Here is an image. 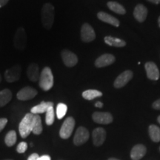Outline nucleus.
Wrapping results in <instances>:
<instances>
[{"label": "nucleus", "instance_id": "f257e3e1", "mask_svg": "<svg viewBox=\"0 0 160 160\" xmlns=\"http://www.w3.org/2000/svg\"><path fill=\"white\" fill-rule=\"evenodd\" d=\"M55 10L51 3H45L42 8V23L45 29L50 30L54 22Z\"/></svg>", "mask_w": 160, "mask_h": 160}, {"label": "nucleus", "instance_id": "f03ea898", "mask_svg": "<svg viewBox=\"0 0 160 160\" xmlns=\"http://www.w3.org/2000/svg\"><path fill=\"white\" fill-rule=\"evenodd\" d=\"M39 85L45 91L51 90L53 86V75L49 67L44 68L42 71L39 79Z\"/></svg>", "mask_w": 160, "mask_h": 160}, {"label": "nucleus", "instance_id": "7ed1b4c3", "mask_svg": "<svg viewBox=\"0 0 160 160\" xmlns=\"http://www.w3.org/2000/svg\"><path fill=\"white\" fill-rule=\"evenodd\" d=\"M34 114L29 113H27L19 123V131L22 138L25 139L31 134L32 132V125H33V119Z\"/></svg>", "mask_w": 160, "mask_h": 160}, {"label": "nucleus", "instance_id": "20e7f679", "mask_svg": "<svg viewBox=\"0 0 160 160\" xmlns=\"http://www.w3.org/2000/svg\"><path fill=\"white\" fill-rule=\"evenodd\" d=\"M75 127V120L73 117H68L65 120L59 131V136L62 139H68L73 133Z\"/></svg>", "mask_w": 160, "mask_h": 160}, {"label": "nucleus", "instance_id": "39448f33", "mask_svg": "<svg viewBox=\"0 0 160 160\" xmlns=\"http://www.w3.org/2000/svg\"><path fill=\"white\" fill-rule=\"evenodd\" d=\"M14 47L19 51H24L27 45V35L24 28L21 27L16 31L14 36Z\"/></svg>", "mask_w": 160, "mask_h": 160}, {"label": "nucleus", "instance_id": "423d86ee", "mask_svg": "<svg viewBox=\"0 0 160 160\" xmlns=\"http://www.w3.org/2000/svg\"><path fill=\"white\" fill-rule=\"evenodd\" d=\"M21 66L19 65H15L14 66L8 69L5 72V77L6 81L9 83L14 82L19 79L20 75H21Z\"/></svg>", "mask_w": 160, "mask_h": 160}, {"label": "nucleus", "instance_id": "0eeeda50", "mask_svg": "<svg viewBox=\"0 0 160 160\" xmlns=\"http://www.w3.org/2000/svg\"><path fill=\"white\" fill-rule=\"evenodd\" d=\"M89 139V131L84 127L78 128L73 137V143L76 145L85 144Z\"/></svg>", "mask_w": 160, "mask_h": 160}, {"label": "nucleus", "instance_id": "6e6552de", "mask_svg": "<svg viewBox=\"0 0 160 160\" xmlns=\"http://www.w3.org/2000/svg\"><path fill=\"white\" fill-rule=\"evenodd\" d=\"M96 38L94 30L89 24L85 23L81 28V39L85 42H91Z\"/></svg>", "mask_w": 160, "mask_h": 160}, {"label": "nucleus", "instance_id": "1a4fd4ad", "mask_svg": "<svg viewBox=\"0 0 160 160\" xmlns=\"http://www.w3.org/2000/svg\"><path fill=\"white\" fill-rule=\"evenodd\" d=\"M37 93L38 92L37 90L30 86H26L18 92L17 97V99L21 101H27V100L33 99L37 95Z\"/></svg>", "mask_w": 160, "mask_h": 160}, {"label": "nucleus", "instance_id": "9d476101", "mask_svg": "<svg viewBox=\"0 0 160 160\" xmlns=\"http://www.w3.org/2000/svg\"><path fill=\"white\" fill-rule=\"evenodd\" d=\"M61 56L64 64L67 67H73L78 62L77 56L68 50H63L62 51Z\"/></svg>", "mask_w": 160, "mask_h": 160}, {"label": "nucleus", "instance_id": "9b49d317", "mask_svg": "<svg viewBox=\"0 0 160 160\" xmlns=\"http://www.w3.org/2000/svg\"><path fill=\"white\" fill-rule=\"evenodd\" d=\"M93 120L98 124L108 125L113 122V117L108 112H95L92 116Z\"/></svg>", "mask_w": 160, "mask_h": 160}, {"label": "nucleus", "instance_id": "f8f14e48", "mask_svg": "<svg viewBox=\"0 0 160 160\" xmlns=\"http://www.w3.org/2000/svg\"><path fill=\"white\" fill-rule=\"evenodd\" d=\"M133 77V73L131 71H125L119 75L113 83L116 88H121L125 86Z\"/></svg>", "mask_w": 160, "mask_h": 160}, {"label": "nucleus", "instance_id": "ddd939ff", "mask_svg": "<svg viewBox=\"0 0 160 160\" xmlns=\"http://www.w3.org/2000/svg\"><path fill=\"white\" fill-rule=\"evenodd\" d=\"M93 143L96 146H100L104 143L106 139V131L102 128H97L92 133Z\"/></svg>", "mask_w": 160, "mask_h": 160}, {"label": "nucleus", "instance_id": "4468645a", "mask_svg": "<svg viewBox=\"0 0 160 160\" xmlns=\"http://www.w3.org/2000/svg\"><path fill=\"white\" fill-rule=\"evenodd\" d=\"M146 73H147V77L148 79L151 80H158L159 78V71L158 69L157 65L155 63L147 62L145 65Z\"/></svg>", "mask_w": 160, "mask_h": 160}, {"label": "nucleus", "instance_id": "2eb2a0df", "mask_svg": "<svg viewBox=\"0 0 160 160\" xmlns=\"http://www.w3.org/2000/svg\"><path fill=\"white\" fill-rule=\"evenodd\" d=\"M114 62V56L109 54V53H106V54H103L101 57L97 58V60L95 61V65L97 68H103L111 65Z\"/></svg>", "mask_w": 160, "mask_h": 160}, {"label": "nucleus", "instance_id": "dca6fc26", "mask_svg": "<svg viewBox=\"0 0 160 160\" xmlns=\"http://www.w3.org/2000/svg\"><path fill=\"white\" fill-rule=\"evenodd\" d=\"M27 76L28 79L31 82L39 81L40 73H39V68L37 63H31L27 69Z\"/></svg>", "mask_w": 160, "mask_h": 160}, {"label": "nucleus", "instance_id": "f3484780", "mask_svg": "<svg viewBox=\"0 0 160 160\" xmlns=\"http://www.w3.org/2000/svg\"><path fill=\"white\" fill-rule=\"evenodd\" d=\"M148 15V10L145 6L142 4H139L135 7L134 11H133V16L135 19L139 22H142L146 19Z\"/></svg>", "mask_w": 160, "mask_h": 160}, {"label": "nucleus", "instance_id": "a211bd4d", "mask_svg": "<svg viewBox=\"0 0 160 160\" xmlns=\"http://www.w3.org/2000/svg\"><path fill=\"white\" fill-rule=\"evenodd\" d=\"M146 147L143 145H137L133 148L131 152V157L133 160H139L145 155Z\"/></svg>", "mask_w": 160, "mask_h": 160}, {"label": "nucleus", "instance_id": "6ab92c4d", "mask_svg": "<svg viewBox=\"0 0 160 160\" xmlns=\"http://www.w3.org/2000/svg\"><path fill=\"white\" fill-rule=\"evenodd\" d=\"M97 17L104 22L108 23L110 25L115 26V27H119V20L116 19L115 17H112L111 15L108 14V13H105V12H99L97 14Z\"/></svg>", "mask_w": 160, "mask_h": 160}, {"label": "nucleus", "instance_id": "aec40b11", "mask_svg": "<svg viewBox=\"0 0 160 160\" xmlns=\"http://www.w3.org/2000/svg\"><path fill=\"white\" fill-rule=\"evenodd\" d=\"M51 106H53V103L51 102H42L39 105L33 107L31 110V113L33 114H39V113H46L48 109Z\"/></svg>", "mask_w": 160, "mask_h": 160}, {"label": "nucleus", "instance_id": "412c9836", "mask_svg": "<svg viewBox=\"0 0 160 160\" xmlns=\"http://www.w3.org/2000/svg\"><path fill=\"white\" fill-rule=\"evenodd\" d=\"M42 124L41 117L39 114H34L32 125V133L35 135H39L42 133Z\"/></svg>", "mask_w": 160, "mask_h": 160}, {"label": "nucleus", "instance_id": "4be33fe9", "mask_svg": "<svg viewBox=\"0 0 160 160\" xmlns=\"http://www.w3.org/2000/svg\"><path fill=\"white\" fill-rule=\"evenodd\" d=\"M105 42L110 46H113V47L117 48L124 47L126 45V42L124 40L112 37H105Z\"/></svg>", "mask_w": 160, "mask_h": 160}, {"label": "nucleus", "instance_id": "5701e85b", "mask_svg": "<svg viewBox=\"0 0 160 160\" xmlns=\"http://www.w3.org/2000/svg\"><path fill=\"white\" fill-rule=\"evenodd\" d=\"M11 99L12 93L9 89H4L0 91V108L7 105Z\"/></svg>", "mask_w": 160, "mask_h": 160}, {"label": "nucleus", "instance_id": "b1692460", "mask_svg": "<svg viewBox=\"0 0 160 160\" xmlns=\"http://www.w3.org/2000/svg\"><path fill=\"white\" fill-rule=\"evenodd\" d=\"M149 135L152 141L154 142H160V128L155 125H151L149 127Z\"/></svg>", "mask_w": 160, "mask_h": 160}, {"label": "nucleus", "instance_id": "393cba45", "mask_svg": "<svg viewBox=\"0 0 160 160\" xmlns=\"http://www.w3.org/2000/svg\"><path fill=\"white\" fill-rule=\"evenodd\" d=\"M107 5L110 10L115 12L116 13H118V14L123 15L126 13L125 8H124L122 5H120V4L117 2H108Z\"/></svg>", "mask_w": 160, "mask_h": 160}, {"label": "nucleus", "instance_id": "a878e982", "mask_svg": "<svg viewBox=\"0 0 160 160\" xmlns=\"http://www.w3.org/2000/svg\"><path fill=\"white\" fill-rule=\"evenodd\" d=\"M102 96V93L97 90H87L82 93V97L87 100H92Z\"/></svg>", "mask_w": 160, "mask_h": 160}, {"label": "nucleus", "instance_id": "bb28decb", "mask_svg": "<svg viewBox=\"0 0 160 160\" xmlns=\"http://www.w3.org/2000/svg\"><path fill=\"white\" fill-rule=\"evenodd\" d=\"M17 133L15 131H10L6 135L5 142L6 145L8 146V147H12L15 145V143L17 142Z\"/></svg>", "mask_w": 160, "mask_h": 160}, {"label": "nucleus", "instance_id": "cd10ccee", "mask_svg": "<svg viewBox=\"0 0 160 160\" xmlns=\"http://www.w3.org/2000/svg\"><path fill=\"white\" fill-rule=\"evenodd\" d=\"M54 109H53V106H51L48 111H46V116H45V122L48 125H53L54 122Z\"/></svg>", "mask_w": 160, "mask_h": 160}, {"label": "nucleus", "instance_id": "c85d7f7f", "mask_svg": "<svg viewBox=\"0 0 160 160\" xmlns=\"http://www.w3.org/2000/svg\"><path fill=\"white\" fill-rule=\"evenodd\" d=\"M68 107L65 104L59 103L57 107V117L59 119H62L66 115Z\"/></svg>", "mask_w": 160, "mask_h": 160}, {"label": "nucleus", "instance_id": "c756f323", "mask_svg": "<svg viewBox=\"0 0 160 160\" xmlns=\"http://www.w3.org/2000/svg\"><path fill=\"white\" fill-rule=\"evenodd\" d=\"M28 149V144L25 142H22L18 145L17 148V151L19 153H23L27 151Z\"/></svg>", "mask_w": 160, "mask_h": 160}, {"label": "nucleus", "instance_id": "7c9ffc66", "mask_svg": "<svg viewBox=\"0 0 160 160\" xmlns=\"http://www.w3.org/2000/svg\"><path fill=\"white\" fill-rule=\"evenodd\" d=\"M8 123V119L6 118H1L0 119V132L5 128V127Z\"/></svg>", "mask_w": 160, "mask_h": 160}, {"label": "nucleus", "instance_id": "2f4dec72", "mask_svg": "<svg viewBox=\"0 0 160 160\" xmlns=\"http://www.w3.org/2000/svg\"><path fill=\"white\" fill-rule=\"evenodd\" d=\"M153 108L156 110H160V99L153 103Z\"/></svg>", "mask_w": 160, "mask_h": 160}, {"label": "nucleus", "instance_id": "473e14b6", "mask_svg": "<svg viewBox=\"0 0 160 160\" xmlns=\"http://www.w3.org/2000/svg\"><path fill=\"white\" fill-rule=\"evenodd\" d=\"M39 156L37 154V153H32V154L30 156V157H28V160H38V159H39Z\"/></svg>", "mask_w": 160, "mask_h": 160}, {"label": "nucleus", "instance_id": "72a5a7b5", "mask_svg": "<svg viewBox=\"0 0 160 160\" xmlns=\"http://www.w3.org/2000/svg\"><path fill=\"white\" fill-rule=\"evenodd\" d=\"M38 160H51V157L48 155H43L42 157H39Z\"/></svg>", "mask_w": 160, "mask_h": 160}, {"label": "nucleus", "instance_id": "f704fd0d", "mask_svg": "<svg viewBox=\"0 0 160 160\" xmlns=\"http://www.w3.org/2000/svg\"><path fill=\"white\" fill-rule=\"evenodd\" d=\"M8 2L9 0H0V8L7 5V3Z\"/></svg>", "mask_w": 160, "mask_h": 160}, {"label": "nucleus", "instance_id": "c9c22d12", "mask_svg": "<svg viewBox=\"0 0 160 160\" xmlns=\"http://www.w3.org/2000/svg\"><path fill=\"white\" fill-rule=\"evenodd\" d=\"M95 106L97 108H101L103 107V103L101 102H97L95 104Z\"/></svg>", "mask_w": 160, "mask_h": 160}, {"label": "nucleus", "instance_id": "e433bc0d", "mask_svg": "<svg viewBox=\"0 0 160 160\" xmlns=\"http://www.w3.org/2000/svg\"><path fill=\"white\" fill-rule=\"evenodd\" d=\"M150 2H152L153 4H159L160 3V0H148Z\"/></svg>", "mask_w": 160, "mask_h": 160}, {"label": "nucleus", "instance_id": "4c0bfd02", "mask_svg": "<svg viewBox=\"0 0 160 160\" xmlns=\"http://www.w3.org/2000/svg\"><path fill=\"white\" fill-rule=\"evenodd\" d=\"M108 160H119V159H116V158H110V159H108Z\"/></svg>", "mask_w": 160, "mask_h": 160}, {"label": "nucleus", "instance_id": "58836bf2", "mask_svg": "<svg viewBox=\"0 0 160 160\" xmlns=\"http://www.w3.org/2000/svg\"><path fill=\"white\" fill-rule=\"evenodd\" d=\"M158 23H159V26L160 27V17H159V19H158Z\"/></svg>", "mask_w": 160, "mask_h": 160}, {"label": "nucleus", "instance_id": "ea45409f", "mask_svg": "<svg viewBox=\"0 0 160 160\" xmlns=\"http://www.w3.org/2000/svg\"><path fill=\"white\" fill-rule=\"evenodd\" d=\"M157 120H158V122H159V123L160 124V116H159V117H158Z\"/></svg>", "mask_w": 160, "mask_h": 160}, {"label": "nucleus", "instance_id": "a19ab883", "mask_svg": "<svg viewBox=\"0 0 160 160\" xmlns=\"http://www.w3.org/2000/svg\"><path fill=\"white\" fill-rule=\"evenodd\" d=\"M1 81H2V77L1 75H0V82H1Z\"/></svg>", "mask_w": 160, "mask_h": 160}, {"label": "nucleus", "instance_id": "79ce46f5", "mask_svg": "<svg viewBox=\"0 0 160 160\" xmlns=\"http://www.w3.org/2000/svg\"><path fill=\"white\" fill-rule=\"evenodd\" d=\"M5 160H13V159H5Z\"/></svg>", "mask_w": 160, "mask_h": 160}, {"label": "nucleus", "instance_id": "37998d69", "mask_svg": "<svg viewBox=\"0 0 160 160\" xmlns=\"http://www.w3.org/2000/svg\"><path fill=\"white\" fill-rule=\"evenodd\" d=\"M159 151H160V148H159Z\"/></svg>", "mask_w": 160, "mask_h": 160}]
</instances>
